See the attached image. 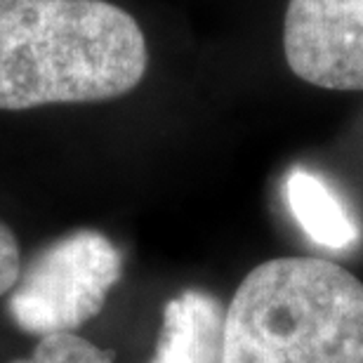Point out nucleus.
<instances>
[{
	"label": "nucleus",
	"instance_id": "f257e3e1",
	"mask_svg": "<svg viewBox=\"0 0 363 363\" xmlns=\"http://www.w3.org/2000/svg\"><path fill=\"white\" fill-rule=\"evenodd\" d=\"M133 14L106 0H0V108L106 101L147 74Z\"/></svg>",
	"mask_w": 363,
	"mask_h": 363
},
{
	"label": "nucleus",
	"instance_id": "20e7f679",
	"mask_svg": "<svg viewBox=\"0 0 363 363\" xmlns=\"http://www.w3.org/2000/svg\"><path fill=\"white\" fill-rule=\"evenodd\" d=\"M283 52L304 83L363 90V0H288Z\"/></svg>",
	"mask_w": 363,
	"mask_h": 363
},
{
	"label": "nucleus",
	"instance_id": "6e6552de",
	"mask_svg": "<svg viewBox=\"0 0 363 363\" xmlns=\"http://www.w3.org/2000/svg\"><path fill=\"white\" fill-rule=\"evenodd\" d=\"M19 279V245L17 238L0 222V295H5Z\"/></svg>",
	"mask_w": 363,
	"mask_h": 363
},
{
	"label": "nucleus",
	"instance_id": "39448f33",
	"mask_svg": "<svg viewBox=\"0 0 363 363\" xmlns=\"http://www.w3.org/2000/svg\"><path fill=\"white\" fill-rule=\"evenodd\" d=\"M224 318L215 297L184 290L165 304L151 363H222Z\"/></svg>",
	"mask_w": 363,
	"mask_h": 363
},
{
	"label": "nucleus",
	"instance_id": "0eeeda50",
	"mask_svg": "<svg viewBox=\"0 0 363 363\" xmlns=\"http://www.w3.org/2000/svg\"><path fill=\"white\" fill-rule=\"evenodd\" d=\"M28 363H113L111 357L90 345L88 340L78 337L76 333H57L45 335L35 347L33 359Z\"/></svg>",
	"mask_w": 363,
	"mask_h": 363
},
{
	"label": "nucleus",
	"instance_id": "7ed1b4c3",
	"mask_svg": "<svg viewBox=\"0 0 363 363\" xmlns=\"http://www.w3.org/2000/svg\"><path fill=\"white\" fill-rule=\"evenodd\" d=\"M121 272V252L106 236L78 231L28 264L12 290L10 314L31 335L74 333L99 314Z\"/></svg>",
	"mask_w": 363,
	"mask_h": 363
},
{
	"label": "nucleus",
	"instance_id": "f03ea898",
	"mask_svg": "<svg viewBox=\"0 0 363 363\" xmlns=\"http://www.w3.org/2000/svg\"><path fill=\"white\" fill-rule=\"evenodd\" d=\"M222 363H363V283L321 257L255 267L224 314Z\"/></svg>",
	"mask_w": 363,
	"mask_h": 363
},
{
	"label": "nucleus",
	"instance_id": "423d86ee",
	"mask_svg": "<svg viewBox=\"0 0 363 363\" xmlns=\"http://www.w3.org/2000/svg\"><path fill=\"white\" fill-rule=\"evenodd\" d=\"M286 199L311 241L330 250H345L357 243L359 229L337 196L316 175L293 170L286 179Z\"/></svg>",
	"mask_w": 363,
	"mask_h": 363
}]
</instances>
